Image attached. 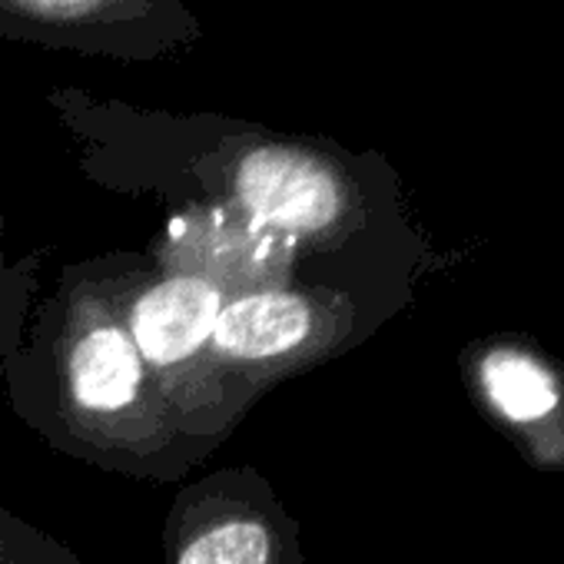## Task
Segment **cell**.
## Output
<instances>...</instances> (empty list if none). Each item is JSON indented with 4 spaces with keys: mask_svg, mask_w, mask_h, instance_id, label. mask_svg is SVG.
Masks as SVG:
<instances>
[{
    "mask_svg": "<svg viewBox=\"0 0 564 564\" xmlns=\"http://www.w3.org/2000/svg\"><path fill=\"white\" fill-rule=\"evenodd\" d=\"M67 395L90 422H123L147 405V366L117 319L80 326L64 359Z\"/></svg>",
    "mask_w": 564,
    "mask_h": 564,
    "instance_id": "obj_4",
    "label": "cell"
},
{
    "mask_svg": "<svg viewBox=\"0 0 564 564\" xmlns=\"http://www.w3.org/2000/svg\"><path fill=\"white\" fill-rule=\"evenodd\" d=\"M478 382L488 405L521 429L544 425L561 405L554 372L524 349H491L478 362Z\"/></svg>",
    "mask_w": 564,
    "mask_h": 564,
    "instance_id": "obj_5",
    "label": "cell"
},
{
    "mask_svg": "<svg viewBox=\"0 0 564 564\" xmlns=\"http://www.w3.org/2000/svg\"><path fill=\"white\" fill-rule=\"evenodd\" d=\"M232 196L256 226L290 239L333 236L349 213L339 173L296 147H256L239 156Z\"/></svg>",
    "mask_w": 564,
    "mask_h": 564,
    "instance_id": "obj_1",
    "label": "cell"
},
{
    "mask_svg": "<svg viewBox=\"0 0 564 564\" xmlns=\"http://www.w3.org/2000/svg\"><path fill=\"white\" fill-rule=\"evenodd\" d=\"M14 4L37 18H84L94 14L104 0H14Z\"/></svg>",
    "mask_w": 564,
    "mask_h": 564,
    "instance_id": "obj_7",
    "label": "cell"
},
{
    "mask_svg": "<svg viewBox=\"0 0 564 564\" xmlns=\"http://www.w3.org/2000/svg\"><path fill=\"white\" fill-rule=\"evenodd\" d=\"M323 310L303 293H252L223 306L213 329V356L246 372H275L319 349Z\"/></svg>",
    "mask_w": 564,
    "mask_h": 564,
    "instance_id": "obj_2",
    "label": "cell"
},
{
    "mask_svg": "<svg viewBox=\"0 0 564 564\" xmlns=\"http://www.w3.org/2000/svg\"><path fill=\"white\" fill-rule=\"evenodd\" d=\"M272 528L242 511L196 524L176 547V564H272Z\"/></svg>",
    "mask_w": 564,
    "mask_h": 564,
    "instance_id": "obj_6",
    "label": "cell"
},
{
    "mask_svg": "<svg viewBox=\"0 0 564 564\" xmlns=\"http://www.w3.org/2000/svg\"><path fill=\"white\" fill-rule=\"evenodd\" d=\"M223 306V290L206 275H166L133 300L127 333L143 366L180 369L209 346Z\"/></svg>",
    "mask_w": 564,
    "mask_h": 564,
    "instance_id": "obj_3",
    "label": "cell"
}]
</instances>
